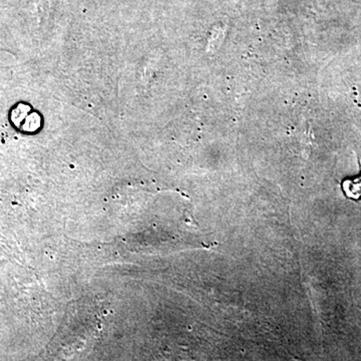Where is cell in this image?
Masks as SVG:
<instances>
[{
	"label": "cell",
	"instance_id": "cell-2",
	"mask_svg": "<svg viewBox=\"0 0 361 361\" xmlns=\"http://www.w3.org/2000/svg\"><path fill=\"white\" fill-rule=\"evenodd\" d=\"M360 164H361V160H360Z\"/></svg>",
	"mask_w": 361,
	"mask_h": 361
},
{
	"label": "cell",
	"instance_id": "cell-1",
	"mask_svg": "<svg viewBox=\"0 0 361 361\" xmlns=\"http://www.w3.org/2000/svg\"><path fill=\"white\" fill-rule=\"evenodd\" d=\"M341 186L348 198L353 199V200H358L361 198V176L356 179L344 180Z\"/></svg>",
	"mask_w": 361,
	"mask_h": 361
}]
</instances>
